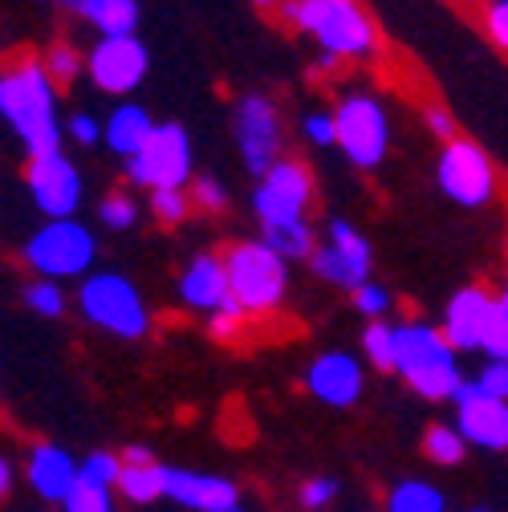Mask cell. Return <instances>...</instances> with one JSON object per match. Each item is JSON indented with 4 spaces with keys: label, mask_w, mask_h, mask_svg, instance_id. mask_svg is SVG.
Here are the masks:
<instances>
[{
    "label": "cell",
    "mask_w": 508,
    "mask_h": 512,
    "mask_svg": "<svg viewBox=\"0 0 508 512\" xmlns=\"http://www.w3.org/2000/svg\"><path fill=\"white\" fill-rule=\"evenodd\" d=\"M126 175L139 187H187L192 179V139L179 122H159L135 159H126Z\"/></svg>",
    "instance_id": "cell-8"
},
{
    "label": "cell",
    "mask_w": 508,
    "mask_h": 512,
    "mask_svg": "<svg viewBox=\"0 0 508 512\" xmlns=\"http://www.w3.org/2000/svg\"><path fill=\"white\" fill-rule=\"evenodd\" d=\"M334 118H338V147L354 167L370 171V167L383 163L387 143H391L383 102L374 94H346L334 106Z\"/></svg>",
    "instance_id": "cell-5"
},
{
    "label": "cell",
    "mask_w": 508,
    "mask_h": 512,
    "mask_svg": "<svg viewBox=\"0 0 508 512\" xmlns=\"http://www.w3.org/2000/svg\"><path fill=\"white\" fill-rule=\"evenodd\" d=\"M61 504H66V512H114V496H110V488H106V484L86 480L82 472H78V480H74L70 496L61 500Z\"/></svg>",
    "instance_id": "cell-28"
},
{
    "label": "cell",
    "mask_w": 508,
    "mask_h": 512,
    "mask_svg": "<svg viewBox=\"0 0 508 512\" xmlns=\"http://www.w3.org/2000/svg\"><path fill=\"white\" fill-rule=\"evenodd\" d=\"M309 391L330 403V407H350L362 395V366L350 354H322L309 366Z\"/></svg>",
    "instance_id": "cell-19"
},
{
    "label": "cell",
    "mask_w": 508,
    "mask_h": 512,
    "mask_svg": "<svg viewBox=\"0 0 508 512\" xmlns=\"http://www.w3.org/2000/svg\"><path fill=\"white\" fill-rule=\"evenodd\" d=\"M354 305L362 309V313H370V317H383L387 309H391V297H387V289H378V285H362V289H354Z\"/></svg>",
    "instance_id": "cell-42"
},
{
    "label": "cell",
    "mask_w": 508,
    "mask_h": 512,
    "mask_svg": "<svg viewBox=\"0 0 508 512\" xmlns=\"http://www.w3.org/2000/svg\"><path fill=\"white\" fill-rule=\"evenodd\" d=\"M122 464H155V456H151V447H126Z\"/></svg>",
    "instance_id": "cell-44"
},
{
    "label": "cell",
    "mask_w": 508,
    "mask_h": 512,
    "mask_svg": "<svg viewBox=\"0 0 508 512\" xmlns=\"http://www.w3.org/2000/svg\"><path fill=\"white\" fill-rule=\"evenodd\" d=\"M362 346H366L370 366H378V370H395V330H391L387 322H370L366 334H362Z\"/></svg>",
    "instance_id": "cell-30"
},
{
    "label": "cell",
    "mask_w": 508,
    "mask_h": 512,
    "mask_svg": "<svg viewBox=\"0 0 508 512\" xmlns=\"http://www.w3.org/2000/svg\"><path fill=\"white\" fill-rule=\"evenodd\" d=\"M66 9L82 17L98 37H118V33H135L139 29V0H66Z\"/></svg>",
    "instance_id": "cell-22"
},
{
    "label": "cell",
    "mask_w": 508,
    "mask_h": 512,
    "mask_svg": "<svg viewBox=\"0 0 508 512\" xmlns=\"http://www.w3.org/2000/svg\"><path fill=\"white\" fill-rule=\"evenodd\" d=\"M82 476L94 480V484H106V488H118V476H122V460L110 456V452H94L86 464H82Z\"/></svg>",
    "instance_id": "cell-35"
},
{
    "label": "cell",
    "mask_w": 508,
    "mask_h": 512,
    "mask_svg": "<svg viewBox=\"0 0 508 512\" xmlns=\"http://www.w3.org/2000/svg\"><path fill=\"white\" fill-rule=\"evenodd\" d=\"M423 122H427V131H431L435 139H443V143H452V139H456V122H452L448 110L427 106V110H423Z\"/></svg>",
    "instance_id": "cell-43"
},
{
    "label": "cell",
    "mask_w": 508,
    "mask_h": 512,
    "mask_svg": "<svg viewBox=\"0 0 508 512\" xmlns=\"http://www.w3.org/2000/svg\"><path fill=\"white\" fill-rule=\"evenodd\" d=\"M423 456L431 464H443V468H456L464 456H468V439L456 431V427H443V423H431L423 431Z\"/></svg>",
    "instance_id": "cell-24"
},
{
    "label": "cell",
    "mask_w": 508,
    "mask_h": 512,
    "mask_svg": "<svg viewBox=\"0 0 508 512\" xmlns=\"http://www.w3.org/2000/svg\"><path fill=\"white\" fill-rule=\"evenodd\" d=\"M334 496H338V480H330V476L305 480V488H301V504H305V508H322V504H330Z\"/></svg>",
    "instance_id": "cell-41"
},
{
    "label": "cell",
    "mask_w": 508,
    "mask_h": 512,
    "mask_svg": "<svg viewBox=\"0 0 508 512\" xmlns=\"http://www.w3.org/2000/svg\"><path fill=\"white\" fill-rule=\"evenodd\" d=\"M224 269H228L232 297L244 313H273L285 301L289 273H285V261L265 240L232 244L224 252Z\"/></svg>",
    "instance_id": "cell-4"
},
{
    "label": "cell",
    "mask_w": 508,
    "mask_h": 512,
    "mask_svg": "<svg viewBox=\"0 0 508 512\" xmlns=\"http://www.w3.org/2000/svg\"><path fill=\"white\" fill-rule=\"evenodd\" d=\"M460 407V435L488 452H504L508 447V403L480 395L476 382H460V391L452 395Z\"/></svg>",
    "instance_id": "cell-15"
},
{
    "label": "cell",
    "mask_w": 508,
    "mask_h": 512,
    "mask_svg": "<svg viewBox=\"0 0 508 512\" xmlns=\"http://www.w3.org/2000/svg\"><path fill=\"white\" fill-rule=\"evenodd\" d=\"M0 118L25 143L29 159L61 151L66 122L57 114V86L45 74L41 57H21L0 70Z\"/></svg>",
    "instance_id": "cell-1"
},
{
    "label": "cell",
    "mask_w": 508,
    "mask_h": 512,
    "mask_svg": "<svg viewBox=\"0 0 508 512\" xmlns=\"http://www.w3.org/2000/svg\"><path fill=\"white\" fill-rule=\"evenodd\" d=\"M167 496L183 508H192V512H244L236 484L224 480V476L167 468Z\"/></svg>",
    "instance_id": "cell-17"
},
{
    "label": "cell",
    "mask_w": 508,
    "mask_h": 512,
    "mask_svg": "<svg viewBox=\"0 0 508 512\" xmlns=\"http://www.w3.org/2000/svg\"><path fill=\"white\" fill-rule=\"evenodd\" d=\"M395 370L411 382V391L423 399H452L460 391V366H456V350L443 338V330L431 326H399L395 330Z\"/></svg>",
    "instance_id": "cell-3"
},
{
    "label": "cell",
    "mask_w": 508,
    "mask_h": 512,
    "mask_svg": "<svg viewBox=\"0 0 508 512\" xmlns=\"http://www.w3.org/2000/svg\"><path fill=\"white\" fill-rule=\"evenodd\" d=\"M232 139L244 155V167L261 179L281 159V143H285L277 102L265 94H244L232 110Z\"/></svg>",
    "instance_id": "cell-9"
},
{
    "label": "cell",
    "mask_w": 508,
    "mask_h": 512,
    "mask_svg": "<svg viewBox=\"0 0 508 512\" xmlns=\"http://www.w3.org/2000/svg\"><path fill=\"white\" fill-rule=\"evenodd\" d=\"M41 61H45V74L53 78V86H57V90H61V86H74V82H78V74L86 70V61L78 57V49H74V45H66V41L49 45Z\"/></svg>",
    "instance_id": "cell-27"
},
{
    "label": "cell",
    "mask_w": 508,
    "mask_h": 512,
    "mask_svg": "<svg viewBox=\"0 0 508 512\" xmlns=\"http://www.w3.org/2000/svg\"><path fill=\"white\" fill-rule=\"evenodd\" d=\"M281 13L334 61H366L378 53V33L358 0H285Z\"/></svg>",
    "instance_id": "cell-2"
},
{
    "label": "cell",
    "mask_w": 508,
    "mask_h": 512,
    "mask_svg": "<svg viewBox=\"0 0 508 512\" xmlns=\"http://www.w3.org/2000/svg\"><path fill=\"white\" fill-rule=\"evenodd\" d=\"M179 293L192 309H204V313H220V309H232L236 297H232V285H228V269H224V256H196L187 265L183 281H179Z\"/></svg>",
    "instance_id": "cell-18"
},
{
    "label": "cell",
    "mask_w": 508,
    "mask_h": 512,
    "mask_svg": "<svg viewBox=\"0 0 508 512\" xmlns=\"http://www.w3.org/2000/svg\"><path fill=\"white\" fill-rule=\"evenodd\" d=\"M309 200H313V175L301 159H277L261 175L257 191H252V208H257V220L265 228L305 220Z\"/></svg>",
    "instance_id": "cell-10"
},
{
    "label": "cell",
    "mask_w": 508,
    "mask_h": 512,
    "mask_svg": "<svg viewBox=\"0 0 508 512\" xmlns=\"http://www.w3.org/2000/svg\"><path fill=\"white\" fill-rule=\"evenodd\" d=\"M476 387H480V395L508 403V362H504V358H492V362L476 374Z\"/></svg>",
    "instance_id": "cell-36"
},
{
    "label": "cell",
    "mask_w": 508,
    "mask_h": 512,
    "mask_svg": "<svg viewBox=\"0 0 508 512\" xmlns=\"http://www.w3.org/2000/svg\"><path fill=\"white\" fill-rule=\"evenodd\" d=\"M25 305L33 313H41V317H61L66 313V293H61V285H53L49 277H41V281H33L25 289Z\"/></svg>",
    "instance_id": "cell-31"
},
{
    "label": "cell",
    "mask_w": 508,
    "mask_h": 512,
    "mask_svg": "<svg viewBox=\"0 0 508 512\" xmlns=\"http://www.w3.org/2000/svg\"><path fill=\"white\" fill-rule=\"evenodd\" d=\"M252 5H257V9H281L285 0H252Z\"/></svg>",
    "instance_id": "cell-47"
},
{
    "label": "cell",
    "mask_w": 508,
    "mask_h": 512,
    "mask_svg": "<svg viewBox=\"0 0 508 512\" xmlns=\"http://www.w3.org/2000/svg\"><path fill=\"white\" fill-rule=\"evenodd\" d=\"M187 191H192V204L204 208V212H224L228 208V187L216 175H200Z\"/></svg>",
    "instance_id": "cell-34"
},
{
    "label": "cell",
    "mask_w": 508,
    "mask_h": 512,
    "mask_svg": "<svg viewBox=\"0 0 508 512\" xmlns=\"http://www.w3.org/2000/svg\"><path fill=\"white\" fill-rule=\"evenodd\" d=\"M66 135L74 139V143H82V147H94L98 139H102V122L94 118V114H74V118H66Z\"/></svg>",
    "instance_id": "cell-39"
},
{
    "label": "cell",
    "mask_w": 508,
    "mask_h": 512,
    "mask_svg": "<svg viewBox=\"0 0 508 512\" xmlns=\"http://www.w3.org/2000/svg\"><path fill=\"white\" fill-rule=\"evenodd\" d=\"M9 488H13V464H9L5 456H0V500L9 496Z\"/></svg>",
    "instance_id": "cell-45"
},
{
    "label": "cell",
    "mask_w": 508,
    "mask_h": 512,
    "mask_svg": "<svg viewBox=\"0 0 508 512\" xmlns=\"http://www.w3.org/2000/svg\"><path fill=\"white\" fill-rule=\"evenodd\" d=\"M94 252H98V248H94V236H90L86 224H78V220H49L45 228H37V232L29 236L25 261H29L41 277L57 281V277H78V273H86L90 261H94Z\"/></svg>",
    "instance_id": "cell-7"
},
{
    "label": "cell",
    "mask_w": 508,
    "mask_h": 512,
    "mask_svg": "<svg viewBox=\"0 0 508 512\" xmlns=\"http://www.w3.org/2000/svg\"><path fill=\"white\" fill-rule=\"evenodd\" d=\"M147 70H151V53L139 41V33L98 37L94 49L86 53V74L106 94H131L147 78Z\"/></svg>",
    "instance_id": "cell-12"
},
{
    "label": "cell",
    "mask_w": 508,
    "mask_h": 512,
    "mask_svg": "<svg viewBox=\"0 0 508 512\" xmlns=\"http://www.w3.org/2000/svg\"><path fill=\"white\" fill-rule=\"evenodd\" d=\"M151 212L159 224H183L192 212V191L187 187H159L151 191Z\"/></svg>",
    "instance_id": "cell-29"
},
{
    "label": "cell",
    "mask_w": 508,
    "mask_h": 512,
    "mask_svg": "<svg viewBox=\"0 0 508 512\" xmlns=\"http://www.w3.org/2000/svg\"><path fill=\"white\" fill-rule=\"evenodd\" d=\"M82 313L90 317L94 326L118 334V338H143L151 317L143 297L135 293V285L118 277V273H94L82 285Z\"/></svg>",
    "instance_id": "cell-6"
},
{
    "label": "cell",
    "mask_w": 508,
    "mask_h": 512,
    "mask_svg": "<svg viewBox=\"0 0 508 512\" xmlns=\"http://www.w3.org/2000/svg\"><path fill=\"white\" fill-rule=\"evenodd\" d=\"M25 187H29L33 204L49 220H70L78 212V204H82V175L61 151L33 155L29 167H25Z\"/></svg>",
    "instance_id": "cell-13"
},
{
    "label": "cell",
    "mask_w": 508,
    "mask_h": 512,
    "mask_svg": "<svg viewBox=\"0 0 508 512\" xmlns=\"http://www.w3.org/2000/svg\"><path fill=\"white\" fill-rule=\"evenodd\" d=\"M155 126H159V122L151 118L147 106L122 102V106L110 110V118L102 122V143H106L114 155H122V159H135V155L143 151V143L151 139Z\"/></svg>",
    "instance_id": "cell-20"
},
{
    "label": "cell",
    "mask_w": 508,
    "mask_h": 512,
    "mask_svg": "<svg viewBox=\"0 0 508 512\" xmlns=\"http://www.w3.org/2000/svg\"><path fill=\"white\" fill-rule=\"evenodd\" d=\"M301 135L313 143V147H338V118L334 110H313L301 118Z\"/></svg>",
    "instance_id": "cell-33"
},
{
    "label": "cell",
    "mask_w": 508,
    "mask_h": 512,
    "mask_svg": "<svg viewBox=\"0 0 508 512\" xmlns=\"http://www.w3.org/2000/svg\"><path fill=\"white\" fill-rule=\"evenodd\" d=\"M480 350H484V354H492V358H504V362H508V322L500 317V309L492 313V322H488V330H484Z\"/></svg>",
    "instance_id": "cell-40"
},
{
    "label": "cell",
    "mask_w": 508,
    "mask_h": 512,
    "mask_svg": "<svg viewBox=\"0 0 508 512\" xmlns=\"http://www.w3.org/2000/svg\"><path fill=\"white\" fill-rule=\"evenodd\" d=\"M309 261L317 277L338 289H362L370 281V244L346 220L330 224V240L322 248H313Z\"/></svg>",
    "instance_id": "cell-14"
},
{
    "label": "cell",
    "mask_w": 508,
    "mask_h": 512,
    "mask_svg": "<svg viewBox=\"0 0 508 512\" xmlns=\"http://www.w3.org/2000/svg\"><path fill=\"white\" fill-rule=\"evenodd\" d=\"M78 472L82 468L70 460L66 447H57V443H41L29 456V480L37 488V496H45V500H66Z\"/></svg>",
    "instance_id": "cell-21"
},
{
    "label": "cell",
    "mask_w": 508,
    "mask_h": 512,
    "mask_svg": "<svg viewBox=\"0 0 508 512\" xmlns=\"http://www.w3.org/2000/svg\"><path fill=\"white\" fill-rule=\"evenodd\" d=\"M265 244L281 256V261H305V256H313V232L305 220L265 228Z\"/></svg>",
    "instance_id": "cell-26"
},
{
    "label": "cell",
    "mask_w": 508,
    "mask_h": 512,
    "mask_svg": "<svg viewBox=\"0 0 508 512\" xmlns=\"http://www.w3.org/2000/svg\"><path fill=\"white\" fill-rule=\"evenodd\" d=\"M476 512H488V508H476Z\"/></svg>",
    "instance_id": "cell-48"
},
{
    "label": "cell",
    "mask_w": 508,
    "mask_h": 512,
    "mask_svg": "<svg viewBox=\"0 0 508 512\" xmlns=\"http://www.w3.org/2000/svg\"><path fill=\"white\" fill-rule=\"evenodd\" d=\"M492 313H496V297L492 293H484L480 285L460 289L448 301V313H443V338L452 342V350H480Z\"/></svg>",
    "instance_id": "cell-16"
},
{
    "label": "cell",
    "mask_w": 508,
    "mask_h": 512,
    "mask_svg": "<svg viewBox=\"0 0 508 512\" xmlns=\"http://www.w3.org/2000/svg\"><path fill=\"white\" fill-rule=\"evenodd\" d=\"M484 29L500 49H508V0H488L484 5Z\"/></svg>",
    "instance_id": "cell-37"
},
{
    "label": "cell",
    "mask_w": 508,
    "mask_h": 512,
    "mask_svg": "<svg viewBox=\"0 0 508 512\" xmlns=\"http://www.w3.org/2000/svg\"><path fill=\"white\" fill-rule=\"evenodd\" d=\"M387 512H448L439 488L423 484V480H403L391 496H387Z\"/></svg>",
    "instance_id": "cell-25"
},
{
    "label": "cell",
    "mask_w": 508,
    "mask_h": 512,
    "mask_svg": "<svg viewBox=\"0 0 508 512\" xmlns=\"http://www.w3.org/2000/svg\"><path fill=\"white\" fill-rule=\"evenodd\" d=\"M118 492L131 504H151L167 496V468L163 464H122Z\"/></svg>",
    "instance_id": "cell-23"
},
{
    "label": "cell",
    "mask_w": 508,
    "mask_h": 512,
    "mask_svg": "<svg viewBox=\"0 0 508 512\" xmlns=\"http://www.w3.org/2000/svg\"><path fill=\"white\" fill-rule=\"evenodd\" d=\"M244 309L240 305H232V309H220L216 317H212V338L216 342H236L240 338V330H244Z\"/></svg>",
    "instance_id": "cell-38"
},
{
    "label": "cell",
    "mask_w": 508,
    "mask_h": 512,
    "mask_svg": "<svg viewBox=\"0 0 508 512\" xmlns=\"http://www.w3.org/2000/svg\"><path fill=\"white\" fill-rule=\"evenodd\" d=\"M435 179L443 187V196L464 204V208H480L496 196V171L488 163V155L472 143V139H452L443 143L439 163H435Z\"/></svg>",
    "instance_id": "cell-11"
},
{
    "label": "cell",
    "mask_w": 508,
    "mask_h": 512,
    "mask_svg": "<svg viewBox=\"0 0 508 512\" xmlns=\"http://www.w3.org/2000/svg\"><path fill=\"white\" fill-rule=\"evenodd\" d=\"M98 220H102L106 228L122 232V228H131V224L139 220V208H135L131 196H122V191H110V196L98 204Z\"/></svg>",
    "instance_id": "cell-32"
},
{
    "label": "cell",
    "mask_w": 508,
    "mask_h": 512,
    "mask_svg": "<svg viewBox=\"0 0 508 512\" xmlns=\"http://www.w3.org/2000/svg\"><path fill=\"white\" fill-rule=\"evenodd\" d=\"M496 309H500V317L508 322V289H500V297H496Z\"/></svg>",
    "instance_id": "cell-46"
}]
</instances>
